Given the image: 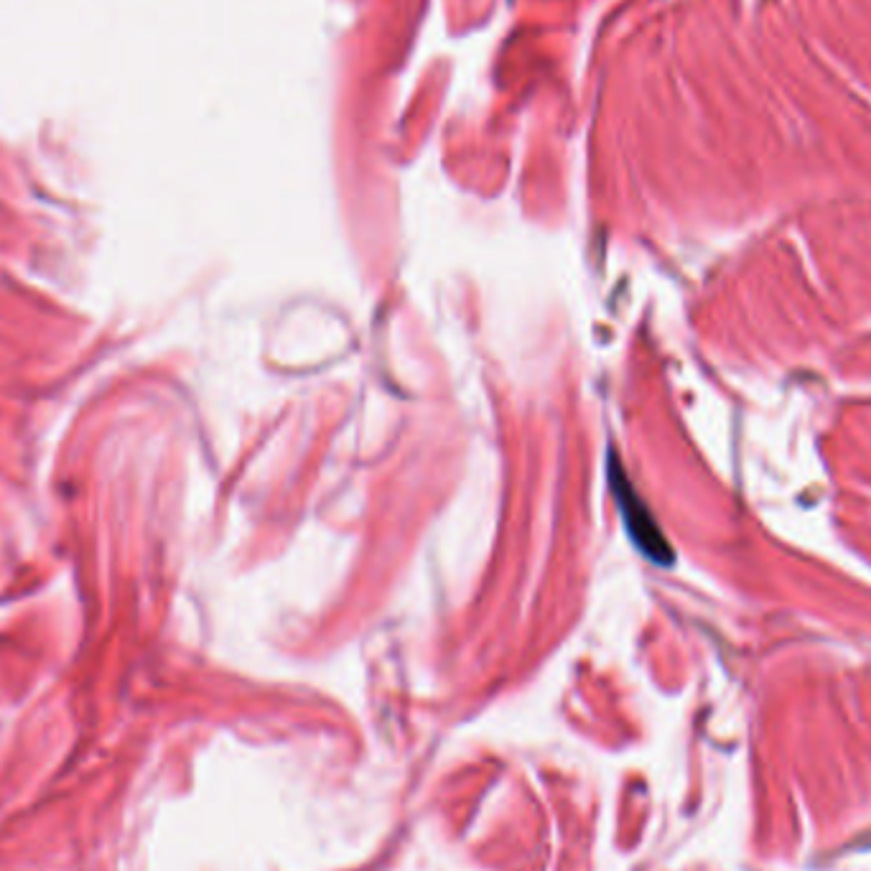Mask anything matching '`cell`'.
<instances>
[{
  "instance_id": "obj_1",
  "label": "cell",
  "mask_w": 871,
  "mask_h": 871,
  "mask_svg": "<svg viewBox=\"0 0 871 871\" xmlns=\"http://www.w3.org/2000/svg\"><path fill=\"white\" fill-rule=\"evenodd\" d=\"M609 482H612L614 497H617L619 512H622V523L630 533L632 543L650 558L652 563H660V566H670L673 563V548L668 546L663 530L658 528V523L652 520V512L647 510V505L642 502V497L637 495L635 487L630 484L627 474H624L622 464L617 461V456H609Z\"/></svg>"
}]
</instances>
